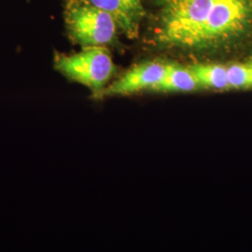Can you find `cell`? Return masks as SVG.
I'll use <instances>...</instances> for the list:
<instances>
[{"label":"cell","instance_id":"6da1fadb","mask_svg":"<svg viewBox=\"0 0 252 252\" xmlns=\"http://www.w3.org/2000/svg\"><path fill=\"white\" fill-rule=\"evenodd\" d=\"M217 0H165L157 40L162 45L188 49Z\"/></svg>","mask_w":252,"mask_h":252},{"label":"cell","instance_id":"7a4b0ae2","mask_svg":"<svg viewBox=\"0 0 252 252\" xmlns=\"http://www.w3.org/2000/svg\"><path fill=\"white\" fill-rule=\"evenodd\" d=\"M252 24V0H217L189 50L211 49L242 34Z\"/></svg>","mask_w":252,"mask_h":252},{"label":"cell","instance_id":"3957f363","mask_svg":"<svg viewBox=\"0 0 252 252\" xmlns=\"http://www.w3.org/2000/svg\"><path fill=\"white\" fill-rule=\"evenodd\" d=\"M64 22L71 40L83 48L106 47L117 37L119 27L114 18L83 0L66 2Z\"/></svg>","mask_w":252,"mask_h":252},{"label":"cell","instance_id":"277c9868","mask_svg":"<svg viewBox=\"0 0 252 252\" xmlns=\"http://www.w3.org/2000/svg\"><path fill=\"white\" fill-rule=\"evenodd\" d=\"M54 63L57 71L88 87L96 98L115 72L112 57L105 47H87L73 54L56 52Z\"/></svg>","mask_w":252,"mask_h":252},{"label":"cell","instance_id":"5b68a950","mask_svg":"<svg viewBox=\"0 0 252 252\" xmlns=\"http://www.w3.org/2000/svg\"><path fill=\"white\" fill-rule=\"evenodd\" d=\"M166 67L167 64L160 62H148L135 65L102 91L98 98L151 91L163 78Z\"/></svg>","mask_w":252,"mask_h":252},{"label":"cell","instance_id":"8992f818","mask_svg":"<svg viewBox=\"0 0 252 252\" xmlns=\"http://www.w3.org/2000/svg\"><path fill=\"white\" fill-rule=\"evenodd\" d=\"M97 9L110 14L122 30L129 38L138 36L141 17L126 0H83Z\"/></svg>","mask_w":252,"mask_h":252},{"label":"cell","instance_id":"52a82bcc","mask_svg":"<svg viewBox=\"0 0 252 252\" xmlns=\"http://www.w3.org/2000/svg\"><path fill=\"white\" fill-rule=\"evenodd\" d=\"M200 88L198 82L188 67L167 64L163 78L152 88L161 93H188Z\"/></svg>","mask_w":252,"mask_h":252},{"label":"cell","instance_id":"ba28073f","mask_svg":"<svg viewBox=\"0 0 252 252\" xmlns=\"http://www.w3.org/2000/svg\"><path fill=\"white\" fill-rule=\"evenodd\" d=\"M200 87L213 90L230 89L227 67L217 63H194L188 66Z\"/></svg>","mask_w":252,"mask_h":252},{"label":"cell","instance_id":"9c48e42d","mask_svg":"<svg viewBox=\"0 0 252 252\" xmlns=\"http://www.w3.org/2000/svg\"><path fill=\"white\" fill-rule=\"evenodd\" d=\"M230 88H252V63H234L227 67Z\"/></svg>","mask_w":252,"mask_h":252},{"label":"cell","instance_id":"30bf717a","mask_svg":"<svg viewBox=\"0 0 252 252\" xmlns=\"http://www.w3.org/2000/svg\"><path fill=\"white\" fill-rule=\"evenodd\" d=\"M126 1L130 4V6L138 14V16H140L142 18L144 15V9H143L141 0H126Z\"/></svg>","mask_w":252,"mask_h":252},{"label":"cell","instance_id":"8fae6325","mask_svg":"<svg viewBox=\"0 0 252 252\" xmlns=\"http://www.w3.org/2000/svg\"><path fill=\"white\" fill-rule=\"evenodd\" d=\"M156 1H157V2H159V3H163V2H164V1H165V0H156Z\"/></svg>","mask_w":252,"mask_h":252},{"label":"cell","instance_id":"7c38bea8","mask_svg":"<svg viewBox=\"0 0 252 252\" xmlns=\"http://www.w3.org/2000/svg\"></svg>","mask_w":252,"mask_h":252}]
</instances>
